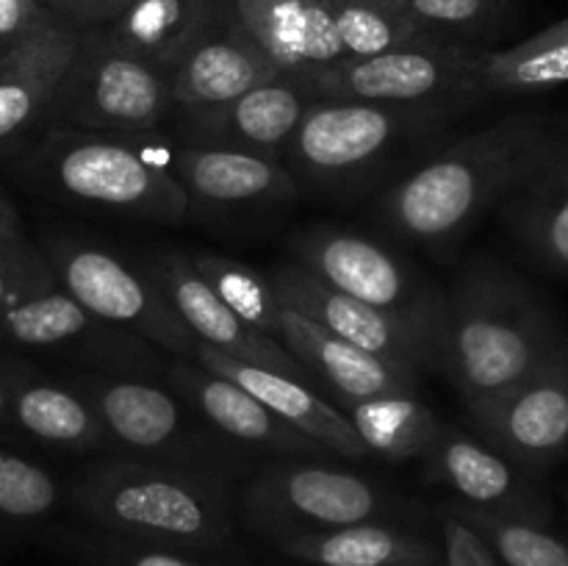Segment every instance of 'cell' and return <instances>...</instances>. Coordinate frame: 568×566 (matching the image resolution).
I'll return each mask as SVG.
<instances>
[{"label":"cell","mask_w":568,"mask_h":566,"mask_svg":"<svg viewBox=\"0 0 568 566\" xmlns=\"http://www.w3.org/2000/svg\"><path fill=\"white\" fill-rule=\"evenodd\" d=\"M42 272H48V261L31 239L17 244V247L0 250V316L9 311V305L20 294H26L33 286V281Z\"/></svg>","instance_id":"d590c367"},{"label":"cell","mask_w":568,"mask_h":566,"mask_svg":"<svg viewBox=\"0 0 568 566\" xmlns=\"http://www.w3.org/2000/svg\"><path fill=\"white\" fill-rule=\"evenodd\" d=\"M170 170L192 203L209 209L286 203L297 194V178L286 161L227 144L181 142L172 150Z\"/></svg>","instance_id":"d6986e66"},{"label":"cell","mask_w":568,"mask_h":566,"mask_svg":"<svg viewBox=\"0 0 568 566\" xmlns=\"http://www.w3.org/2000/svg\"><path fill=\"white\" fill-rule=\"evenodd\" d=\"M477 53V48L430 39L372 59H344L320 72L314 83L320 98L458 114L486 100L475 72Z\"/></svg>","instance_id":"ba28073f"},{"label":"cell","mask_w":568,"mask_h":566,"mask_svg":"<svg viewBox=\"0 0 568 566\" xmlns=\"http://www.w3.org/2000/svg\"><path fill=\"white\" fill-rule=\"evenodd\" d=\"M220 483V475L155 461H105L78 477L72 503L116 536L205 549L231 538V508Z\"/></svg>","instance_id":"3957f363"},{"label":"cell","mask_w":568,"mask_h":566,"mask_svg":"<svg viewBox=\"0 0 568 566\" xmlns=\"http://www.w3.org/2000/svg\"><path fill=\"white\" fill-rule=\"evenodd\" d=\"M277 75L281 72L250 33L239 22H231L225 31L197 44L170 75L178 117L225 109L244 92Z\"/></svg>","instance_id":"cb8c5ba5"},{"label":"cell","mask_w":568,"mask_h":566,"mask_svg":"<svg viewBox=\"0 0 568 566\" xmlns=\"http://www.w3.org/2000/svg\"><path fill=\"white\" fill-rule=\"evenodd\" d=\"M566 350L536 292L494 261H480L444 297L442 361L466 411L477 414Z\"/></svg>","instance_id":"7a4b0ae2"},{"label":"cell","mask_w":568,"mask_h":566,"mask_svg":"<svg viewBox=\"0 0 568 566\" xmlns=\"http://www.w3.org/2000/svg\"><path fill=\"white\" fill-rule=\"evenodd\" d=\"M103 555L111 566H200L178 555L175 549L155 547V544H148V547H131V544H111L109 547L105 544Z\"/></svg>","instance_id":"ab89813d"},{"label":"cell","mask_w":568,"mask_h":566,"mask_svg":"<svg viewBox=\"0 0 568 566\" xmlns=\"http://www.w3.org/2000/svg\"><path fill=\"white\" fill-rule=\"evenodd\" d=\"M170 120L178 122L170 75L116 48L100 28L83 31V42L67 72L50 125L133 142L164 131Z\"/></svg>","instance_id":"8992f818"},{"label":"cell","mask_w":568,"mask_h":566,"mask_svg":"<svg viewBox=\"0 0 568 566\" xmlns=\"http://www.w3.org/2000/svg\"><path fill=\"white\" fill-rule=\"evenodd\" d=\"M55 17L67 20L81 31H94V28H109L122 17V11L133 0H42Z\"/></svg>","instance_id":"74e56055"},{"label":"cell","mask_w":568,"mask_h":566,"mask_svg":"<svg viewBox=\"0 0 568 566\" xmlns=\"http://www.w3.org/2000/svg\"><path fill=\"white\" fill-rule=\"evenodd\" d=\"M320 100L314 78L277 75L244 92L231 105L178 117L181 142H214L286 161L300 122Z\"/></svg>","instance_id":"e0dca14e"},{"label":"cell","mask_w":568,"mask_h":566,"mask_svg":"<svg viewBox=\"0 0 568 566\" xmlns=\"http://www.w3.org/2000/svg\"><path fill=\"white\" fill-rule=\"evenodd\" d=\"M483 94H541L568 83V17L503 50H480L475 61Z\"/></svg>","instance_id":"f1b7e54d"},{"label":"cell","mask_w":568,"mask_h":566,"mask_svg":"<svg viewBox=\"0 0 568 566\" xmlns=\"http://www.w3.org/2000/svg\"><path fill=\"white\" fill-rule=\"evenodd\" d=\"M449 514L475 527L503 566H568V544L544 519L460 503Z\"/></svg>","instance_id":"1f68e13d"},{"label":"cell","mask_w":568,"mask_h":566,"mask_svg":"<svg viewBox=\"0 0 568 566\" xmlns=\"http://www.w3.org/2000/svg\"><path fill=\"white\" fill-rule=\"evenodd\" d=\"M233 11L281 75L316 78L344 61L327 0H233Z\"/></svg>","instance_id":"7402d4cb"},{"label":"cell","mask_w":568,"mask_h":566,"mask_svg":"<svg viewBox=\"0 0 568 566\" xmlns=\"http://www.w3.org/2000/svg\"><path fill=\"white\" fill-rule=\"evenodd\" d=\"M148 270L200 344H209V347L247 361V364L311 381L308 370L277 338L250 327L231 305H225V300L209 286V281L200 275L189 255H159L155 261H150Z\"/></svg>","instance_id":"2e32d148"},{"label":"cell","mask_w":568,"mask_h":566,"mask_svg":"<svg viewBox=\"0 0 568 566\" xmlns=\"http://www.w3.org/2000/svg\"><path fill=\"white\" fill-rule=\"evenodd\" d=\"M0 347L28 353H61L92 372H125L150 361L148 342L89 314L53 272H42L26 294L0 316Z\"/></svg>","instance_id":"7c38bea8"},{"label":"cell","mask_w":568,"mask_h":566,"mask_svg":"<svg viewBox=\"0 0 568 566\" xmlns=\"http://www.w3.org/2000/svg\"><path fill=\"white\" fill-rule=\"evenodd\" d=\"M170 383L186 400V405L197 411L200 420L209 422L216 433L227 436L231 442L270 449L277 455H292V458L327 453L325 447L305 438L281 416L272 414L247 388L205 370L197 361L186 358L170 366Z\"/></svg>","instance_id":"44dd1931"},{"label":"cell","mask_w":568,"mask_h":566,"mask_svg":"<svg viewBox=\"0 0 568 566\" xmlns=\"http://www.w3.org/2000/svg\"><path fill=\"white\" fill-rule=\"evenodd\" d=\"M81 42V28L50 14L0 55V153L14 148L33 128L50 125Z\"/></svg>","instance_id":"5bb4252c"},{"label":"cell","mask_w":568,"mask_h":566,"mask_svg":"<svg viewBox=\"0 0 568 566\" xmlns=\"http://www.w3.org/2000/svg\"><path fill=\"white\" fill-rule=\"evenodd\" d=\"M270 281L283 305L320 322L322 327L347 338L355 347L381 355L405 370H438L442 331L436 327L375 309V305L325 283L314 272L300 266L297 261L277 266Z\"/></svg>","instance_id":"4fadbf2b"},{"label":"cell","mask_w":568,"mask_h":566,"mask_svg":"<svg viewBox=\"0 0 568 566\" xmlns=\"http://www.w3.org/2000/svg\"><path fill=\"white\" fill-rule=\"evenodd\" d=\"M566 148L568 128L555 117H503L442 144L397 178L377 200V220L408 242L449 247Z\"/></svg>","instance_id":"6da1fadb"},{"label":"cell","mask_w":568,"mask_h":566,"mask_svg":"<svg viewBox=\"0 0 568 566\" xmlns=\"http://www.w3.org/2000/svg\"><path fill=\"white\" fill-rule=\"evenodd\" d=\"M244 514L281 538L381 522L388 497L377 483L305 458L264 466L244 492Z\"/></svg>","instance_id":"30bf717a"},{"label":"cell","mask_w":568,"mask_h":566,"mask_svg":"<svg viewBox=\"0 0 568 566\" xmlns=\"http://www.w3.org/2000/svg\"><path fill=\"white\" fill-rule=\"evenodd\" d=\"M344 59H372L430 42L403 0H327Z\"/></svg>","instance_id":"4dcf8cb0"},{"label":"cell","mask_w":568,"mask_h":566,"mask_svg":"<svg viewBox=\"0 0 568 566\" xmlns=\"http://www.w3.org/2000/svg\"><path fill=\"white\" fill-rule=\"evenodd\" d=\"M449 120V111L320 98L300 122L286 164L311 186H358Z\"/></svg>","instance_id":"5b68a950"},{"label":"cell","mask_w":568,"mask_h":566,"mask_svg":"<svg viewBox=\"0 0 568 566\" xmlns=\"http://www.w3.org/2000/svg\"><path fill=\"white\" fill-rule=\"evenodd\" d=\"M20 172L50 198L120 220L181 222L194 205L170 164L128 139L64 125L44 131L20 161Z\"/></svg>","instance_id":"277c9868"},{"label":"cell","mask_w":568,"mask_h":566,"mask_svg":"<svg viewBox=\"0 0 568 566\" xmlns=\"http://www.w3.org/2000/svg\"><path fill=\"white\" fill-rule=\"evenodd\" d=\"M61 289L89 314L148 344L194 361L197 336L183 325L148 266H136L111 247L64 233H48L37 242Z\"/></svg>","instance_id":"52a82bcc"},{"label":"cell","mask_w":568,"mask_h":566,"mask_svg":"<svg viewBox=\"0 0 568 566\" xmlns=\"http://www.w3.org/2000/svg\"><path fill=\"white\" fill-rule=\"evenodd\" d=\"M197 266L200 275L209 281V286L231 305L250 327L277 336V322H281V300H277L275 286L266 275L255 272L244 261L231 259L220 253H197L189 255Z\"/></svg>","instance_id":"d6a6232c"},{"label":"cell","mask_w":568,"mask_h":566,"mask_svg":"<svg viewBox=\"0 0 568 566\" xmlns=\"http://www.w3.org/2000/svg\"><path fill=\"white\" fill-rule=\"evenodd\" d=\"M28 242L26 231H22L20 214H17L14 205L0 194V250L3 247H17V244Z\"/></svg>","instance_id":"b9f144b4"},{"label":"cell","mask_w":568,"mask_h":566,"mask_svg":"<svg viewBox=\"0 0 568 566\" xmlns=\"http://www.w3.org/2000/svg\"><path fill=\"white\" fill-rule=\"evenodd\" d=\"M70 381L92 400L109 444L136 453V458L183 469L220 475L216 464H225V449L216 447L209 433L197 431L189 420L181 394L166 392L128 372H78Z\"/></svg>","instance_id":"9c48e42d"},{"label":"cell","mask_w":568,"mask_h":566,"mask_svg":"<svg viewBox=\"0 0 568 566\" xmlns=\"http://www.w3.org/2000/svg\"><path fill=\"white\" fill-rule=\"evenodd\" d=\"M444 566H503L486 538L466 525L460 516L447 514L442 519Z\"/></svg>","instance_id":"8d00e7d4"},{"label":"cell","mask_w":568,"mask_h":566,"mask_svg":"<svg viewBox=\"0 0 568 566\" xmlns=\"http://www.w3.org/2000/svg\"><path fill=\"white\" fill-rule=\"evenodd\" d=\"M61 486L42 464L0 442V525L26 527L59 508Z\"/></svg>","instance_id":"836d02e7"},{"label":"cell","mask_w":568,"mask_h":566,"mask_svg":"<svg viewBox=\"0 0 568 566\" xmlns=\"http://www.w3.org/2000/svg\"><path fill=\"white\" fill-rule=\"evenodd\" d=\"M491 444L516 464L552 466L568 449V347L536 375L471 414Z\"/></svg>","instance_id":"9a60e30c"},{"label":"cell","mask_w":568,"mask_h":566,"mask_svg":"<svg viewBox=\"0 0 568 566\" xmlns=\"http://www.w3.org/2000/svg\"><path fill=\"white\" fill-rule=\"evenodd\" d=\"M194 361L203 364L205 370L216 372V375L247 388L272 414L281 416L286 425L303 433L305 438L325 447L327 453L344 455L349 461L369 458V449L361 442L349 416L338 411L336 405L327 403L314 386H308L300 377H292L277 370H266V366L247 364V361L220 353V350L209 347V344H197Z\"/></svg>","instance_id":"ffe728a7"},{"label":"cell","mask_w":568,"mask_h":566,"mask_svg":"<svg viewBox=\"0 0 568 566\" xmlns=\"http://www.w3.org/2000/svg\"><path fill=\"white\" fill-rule=\"evenodd\" d=\"M297 264L331 286L405 320L442 331L444 297L433 283L377 239L342 228H314L294 242Z\"/></svg>","instance_id":"8fae6325"},{"label":"cell","mask_w":568,"mask_h":566,"mask_svg":"<svg viewBox=\"0 0 568 566\" xmlns=\"http://www.w3.org/2000/svg\"><path fill=\"white\" fill-rule=\"evenodd\" d=\"M53 11L42 0H0V55L42 26Z\"/></svg>","instance_id":"f35d334b"},{"label":"cell","mask_w":568,"mask_h":566,"mask_svg":"<svg viewBox=\"0 0 568 566\" xmlns=\"http://www.w3.org/2000/svg\"><path fill=\"white\" fill-rule=\"evenodd\" d=\"M344 414L358 431L369 455L392 464L427 458L442 438V420L419 400V394H386L344 405Z\"/></svg>","instance_id":"f546056e"},{"label":"cell","mask_w":568,"mask_h":566,"mask_svg":"<svg viewBox=\"0 0 568 566\" xmlns=\"http://www.w3.org/2000/svg\"><path fill=\"white\" fill-rule=\"evenodd\" d=\"M505 220L538 264L568 275V148L505 203Z\"/></svg>","instance_id":"83f0119b"},{"label":"cell","mask_w":568,"mask_h":566,"mask_svg":"<svg viewBox=\"0 0 568 566\" xmlns=\"http://www.w3.org/2000/svg\"><path fill=\"white\" fill-rule=\"evenodd\" d=\"M281 549L311 566H438L427 538L383 522L281 538Z\"/></svg>","instance_id":"4316f807"},{"label":"cell","mask_w":568,"mask_h":566,"mask_svg":"<svg viewBox=\"0 0 568 566\" xmlns=\"http://www.w3.org/2000/svg\"><path fill=\"white\" fill-rule=\"evenodd\" d=\"M422 31L449 44L471 48V39L491 33L505 17V0H403Z\"/></svg>","instance_id":"e575fe53"},{"label":"cell","mask_w":568,"mask_h":566,"mask_svg":"<svg viewBox=\"0 0 568 566\" xmlns=\"http://www.w3.org/2000/svg\"><path fill=\"white\" fill-rule=\"evenodd\" d=\"M11 411L17 433L50 447L89 453L109 444L92 400L75 381L44 377L20 358H14Z\"/></svg>","instance_id":"484cf974"},{"label":"cell","mask_w":568,"mask_h":566,"mask_svg":"<svg viewBox=\"0 0 568 566\" xmlns=\"http://www.w3.org/2000/svg\"><path fill=\"white\" fill-rule=\"evenodd\" d=\"M275 338L308 370L311 381L322 383L342 405L386 394H416L419 372L355 347L288 305L281 309Z\"/></svg>","instance_id":"ac0fdd59"},{"label":"cell","mask_w":568,"mask_h":566,"mask_svg":"<svg viewBox=\"0 0 568 566\" xmlns=\"http://www.w3.org/2000/svg\"><path fill=\"white\" fill-rule=\"evenodd\" d=\"M425 461L430 475L453 488L460 503L544 519L541 499L521 481L516 466L455 427H444L442 438Z\"/></svg>","instance_id":"d4e9b609"},{"label":"cell","mask_w":568,"mask_h":566,"mask_svg":"<svg viewBox=\"0 0 568 566\" xmlns=\"http://www.w3.org/2000/svg\"><path fill=\"white\" fill-rule=\"evenodd\" d=\"M231 22H236L233 0H133L120 20L100 31L116 48L172 75L197 44Z\"/></svg>","instance_id":"603a6c76"},{"label":"cell","mask_w":568,"mask_h":566,"mask_svg":"<svg viewBox=\"0 0 568 566\" xmlns=\"http://www.w3.org/2000/svg\"><path fill=\"white\" fill-rule=\"evenodd\" d=\"M11 381H14V355L0 350V436L17 433L14 411H11Z\"/></svg>","instance_id":"60d3db41"}]
</instances>
